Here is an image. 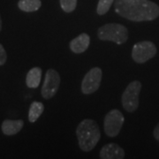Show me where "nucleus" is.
<instances>
[{"instance_id":"f257e3e1","label":"nucleus","mask_w":159,"mask_h":159,"mask_svg":"<svg viewBox=\"0 0 159 159\" xmlns=\"http://www.w3.org/2000/svg\"><path fill=\"white\" fill-rule=\"evenodd\" d=\"M115 11L132 21H150L159 16V6L149 0H115Z\"/></svg>"},{"instance_id":"f03ea898","label":"nucleus","mask_w":159,"mask_h":159,"mask_svg":"<svg viewBox=\"0 0 159 159\" xmlns=\"http://www.w3.org/2000/svg\"><path fill=\"white\" fill-rule=\"evenodd\" d=\"M76 134L81 150L89 152L96 147L99 142L101 133L97 123L93 119H84L78 125Z\"/></svg>"},{"instance_id":"7ed1b4c3","label":"nucleus","mask_w":159,"mask_h":159,"mask_svg":"<svg viewBox=\"0 0 159 159\" xmlns=\"http://www.w3.org/2000/svg\"><path fill=\"white\" fill-rule=\"evenodd\" d=\"M97 35L100 40L111 41L120 45L128 39V30L122 24L108 23L98 29Z\"/></svg>"},{"instance_id":"20e7f679","label":"nucleus","mask_w":159,"mask_h":159,"mask_svg":"<svg viewBox=\"0 0 159 159\" xmlns=\"http://www.w3.org/2000/svg\"><path fill=\"white\" fill-rule=\"evenodd\" d=\"M142 89V83L138 80L132 81L126 87L122 95V105L127 112L135 111L139 106V96Z\"/></svg>"},{"instance_id":"39448f33","label":"nucleus","mask_w":159,"mask_h":159,"mask_svg":"<svg viewBox=\"0 0 159 159\" xmlns=\"http://www.w3.org/2000/svg\"><path fill=\"white\" fill-rule=\"evenodd\" d=\"M157 54V47L152 42L143 41L135 43L132 50V57L138 64H143Z\"/></svg>"},{"instance_id":"423d86ee","label":"nucleus","mask_w":159,"mask_h":159,"mask_svg":"<svg viewBox=\"0 0 159 159\" xmlns=\"http://www.w3.org/2000/svg\"><path fill=\"white\" fill-rule=\"evenodd\" d=\"M125 118L119 110L114 109L109 111L104 118V132L109 137L117 136L121 130Z\"/></svg>"},{"instance_id":"0eeeda50","label":"nucleus","mask_w":159,"mask_h":159,"mask_svg":"<svg viewBox=\"0 0 159 159\" xmlns=\"http://www.w3.org/2000/svg\"><path fill=\"white\" fill-rule=\"evenodd\" d=\"M60 85V76L56 70L49 69L45 74L43 85L42 87V96L44 99H51L55 96Z\"/></svg>"},{"instance_id":"6e6552de","label":"nucleus","mask_w":159,"mask_h":159,"mask_svg":"<svg viewBox=\"0 0 159 159\" xmlns=\"http://www.w3.org/2000/svg\"><path fill=\"white\" fill-rule=\"evenodd\" d=\"M102 70L99 67H94L89 71L81 82V91L83 94H92L99 89L102 80Z\"/></svg>"},{"instance_id":"1a4fd4ad","label":"nucleus","mask_w":159,"mask_h":159,"mask_svg":"<svg viewBox=\"0 0 159 159\" xmlns=\"http://www.w3.org/2000/svg\"><path fill=\"white\" fill-rule=\"evenodd\" d=\"M124 157V149L116 143L106 144L100 151V158L102 159H122Z\"/></svg>"},{"instance_id":"9d476101","label":"nucleus","mask_w":159,"mask_h":159,"mask_svg":"<svg viewBox=\"0 0 159 159\" xmlns=\"http://www.w3.org/2000/svg\"><path fill=\"white\" fill-rule=\"evenodd\" d=\"M90 37L86 33L80 34L70 42V49L74 53H82L89 48Z\"/></svg>"},{"instance_id":"9b49d317","label":"nucleus","mask_w":159,"mask_h":159,"mask_svg":"<svg viewBox=\"0 0 159 159\" xmlns=\"http://www.w3.org/2000/svg\"><path fill=\"white\" fill-rule=\"evenodd\" d=\"M24 122L21 119L11 120L6 119L2 123V132L6 135H14L22 129Z\"/></svg>"},{"instance_id":"f8f14e48","label":"nucleus","mask_w":159,"mask_h":159,"mask_svg":"<svg viewBox=\"0 0 159 159\" xmlns=\"http://www.w3.org/2000/svg\"><path fill=\"white\" fill-rule=\"evenodd\" d=\"M42 78V69L39 67H34L27 74L26 83L30 89H36L40 85Z\"/></svg>"},{"instance_id":"ddd939ff","label":"nucleus","mask_w":159,"mask_h":159,"mask_svg":"<svg viewBox=\"0 0 159 159\" xmlns=\"http://www.w3.org/2000/svg\"><path fill=\"white\" fill-rule=\"evenodd\" d=\"M42 6L41 0H20L18 3L19 8L26 12L37 11Z\"/></svg>"},{"instance_id":"4468645a","label":"nucleus","mask_w":159,"mask_h":159,"mask_svg":"<svg viewBox=\"0 0 159 159\" xmlns=\"http://www.w3.org/2000/svg\"><path fill=\"white\" fill-rule=\"evenodd\" d=\"M44 111V106L42 102H33L30 105L29 111V120L31 123L35 122L39 119L40 116L43 114Z\"/></svg>"},{"instance_id":"2eb2a0df","label":"nucleus","mask_w":159,"mask_h":159,"mask_svg":"<svg viewBox=\"0 0 159 159\" xmlns=\"http://www.w3.org/2000/svg\"><path fill=\"white\" fill-rule=\"evenodd\" d=\"M114 0H99L97 5V11L99 15H103L108 12Z\"/></svg>"},{"instance_id":"dca6fc26","label":"nucleus","mask_w":159,"mask_h":159,"mask_svg":"<svg viewBox=\"0 0 159 159\" xmlns=\"http://www.w3.org/2000/svg\"><path fill=\"white\" fill-rule=\"evenodd\" d=\"M60 6L66 12H72L77 6V0H59Z\"/></svg>"},{"instance_id":"f3484780","label":"nucleus","mask_w":159,"mask_h":159,"mask_svg":"<svg viewBox=\"0 0 159 159\" xmlns=\"http://www.w3.org/2000/svg\"><path fill=\"white\" fill-rule=\"evenodd\" d=\"M6 59H7V55H6V50L0 43V66H3L6 62Z\"/></svg>"},{"instance_id":"a211bd4d","label":"nucleus","mask_w":159,"mask_h":159,"mask_svg":"<svg viewBox=\"0 0 159 159\" xmlns=\"http://www.w3.org/2000/svg\"><path fill=\"white\" fill-rule=\"evenodd\" d=\"M153 134H154V137L156 138V140L159 142V123L157 124V125L155 127Z\"/></svg>"},{"instance_id":"6ab92c4d","label":"nucleus","mask_w":159,"mask_h":159,"mask_svg":"<svg viewBox=\"0 0 159 159\" xmlns=\"http://www.w3.org/2000/svg\"><path fill=\"white\" fill-rule=\"evenodd\" d=\"M2 29V20H1V16H0V31Z\"/></svg>"}]
</instances>
